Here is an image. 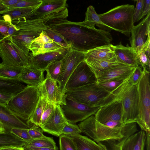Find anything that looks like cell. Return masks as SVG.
<instances>
[{"label":"cell","instance_id":"cell-19","mask_svg":"<svg viewBox=\"0 0 150 150\" xmlns=\"http://www.w3.org/2000/svg\"><path fill=\"white\" fill-rule=\"evenodd\" d=\"M40 33L19 29L12 35L10 41H12L25 54L28 55L31 43L34 39L39 36Z\"/></svg>","mask_w":150,"mask_h":150},{"label":"cell","instance_id":"cell-9","mask_svg":"<svg viewBox=\"0 0 150 150\" xmlns=\"http://www.w3.org/2000/svg\"><path fill=\"white\" fill-rule=\"evenodd\" d=\"M0 41V57L1 64L9 67H27L30 63L28 55L25 54L12 41Z\"/></svg>","mask_w":150,"mask_h":150},{"label":"cell","instance_id":"cell-7","mask_svg":"<svg viewBox=\"0 0 150 150\" xmlns=\"http://www.w3.org/2000/svg\"><path fill=\"white\" fill-rule=\"evenodd\" d=\"M142 75L137 84L139 115L136 123L142 130L150 131V72L146 67L143 69Z\"/></svg>","mask_w":150,"mask_h":150},{"label":"cell","instance_id":"cell-49","mask_svg":"<svg viewBox=\"0 0 150 150\" xmlns=\"http://www.w3.org/2000/svg\"><path fill=\"white\" fill-rule=\"evenodd\" d=\"M12 23L6 21L3 16L0 15V32L5 37V40H7L8 38L7 31Z\"/></svg>","mask_w":150,"mask_h":150},{"label":"cell","instance_id":"cell-24","mask_svg":"<svg viewBox=\"0 0 150 150\" xmlns=\"http://www.w3.org/2000/svg\"><path fill=\"white\" fill-rule=\"evenodd\" d=\"M146 134L141 130L130 135L124 141L122 150H144Z\"/></svg>","mask_w":150,"mask_h":150},{"label":"cell","instance_id":"cell-30","mask_svg":"<svg viewBox=\"0 0 150 150\" xmlns=\"http://www.w3.org/2000/svg\"><path fill=\"white\" fill-rule=\"evenodd\" d=\"M26 143L10 132H0V148L10 146L23 147Z\"/></svg>","mask_w":150,"mask_h":150},{"label":"cell","instance_id":"cell-32","mask_svg":"<svg viewBox=\"0 0 150 150\" xmlns=\"http://www.w3.org/2000/svg\"><path fill=\"white\" fill-rule=\"evenodd\" d=\"M47 100L40 96L35 108L27 122L29 125L31 123L40 127L41 119Z\"/></svg>","mask_w":150,"mask_h":150},{"label":"cell","instance_id":"cell-4","mask_svg":"<svg viewBox=\"0 0 150 150\" xmlns=\"http://www.w3.org/2000/svg\"><path fill=\"white\" fill-rule=\"evenodd\" d=\"M133 5L119 6L98 16L108 30H114L129 37L134 26Z\"/></svg>","mask_w":150,"mask_h":150},{"label":"cell","instance_id":"cell-50","mask_svg":"<svg viewBox=\"0 0 150 150\" xmlns=\"http://www.w3.org/2000/svg\"><path fill=\"white\" fill-rule=\"evenodd\" d=\"M150 12V0H144L142 13L141 19L146 16L147 14Z\"/></svg>","mask_w":150,"mask_h":150},{"label":"cell","instance_id":"cell-60","mask_svg":"<svg viewBox=\"0 0 150 150\" xmlns=\"http://www.w3.org/2000/svg\"><path fill=\"white\" fill-rule=\"evenodd\" d=\"M100 146L101 147V150H105L104 148H103V147H102L101 146Z\"/></svg>","mask_w":150,"mask_h":150},{"label":"cell","instance_id":"cell-44","mask_svg":"<svg viewBox=\"0 0 150 150\" xmlns=\"http://www.w3.org/2000/svg\"><path fill=\"white\" fill-rule=\"evenodd\" d=\"M137 53L139 65L143 69L146 67L149 71L150 58L148 57L144 51L142 49L137 52Z\"/></svg>","mask_w":150,"mask_h":150},{"label":"cell","instance_id":"cell-31","mask_svg":"<svg viewBox=\"0 0 150 150\" xmlns=\"http://www.w3.org/2000/svg\"><path fill=\"white\" fill-rule=\"evenodd\" d=\"M53 41L43 30L40 33L39 36L34 39L31 42L30 46V50L32 55L34 56L38 54V53L44 45L46 43L51 42Z\"/></svg>","mask_w":150,"mask_h":150},{"label":"cell","instance_id":"cell-20","mask_svg":"<svg viewBox=\"0 0 150 150\" xmlns=\"http://www.w3.org/2000/svg\"><path fill=\"white\" fill-rule=\"evenodd\" d=\"M136 67L122 64L98 75L97 82L121 78H127L132 74Z\"/></svg>","mask_w":150,"mask_h":150},{"label":"cell","instance_id":"cell-3","mask_svg":"<svg viewBox=\"0 0 150 150\" xmlns=\"http://www.w3.org/2000/svg\"><path fill=\"white\" fill-rule=\"evenodd\" d=\"M131 76L112 92V95L121 102L124 125L136 122L139 115L138 93L137 85L131 82Z\"/></svg>","mask_w":150,"mask_h":150},{"label":"cell","instance_id":"cell-12","mask_svg":"<svg viewBox=\"0 0 150 150\" xmlns=\"http://www.w3.org/2000/svg\"><path fill=\"white\" fill-rule=\"evenodd\" d=\"M85 55V53L71 49L61 60V73L57 83L63 92L69 78L77 66L84 61Z\"/></svg>","mask_w":150,"mask_h":150},{"label":"cell","instance_id":"cell-35","mask_svg":"<svg viewBox=\"0 0 150 150\" xmlns=\"http://www.w3.org/2000/svg\"><path fill=\"white\" fill-rule=\"evenodd\" d=\"M62 64L61 60L55 62L49 65L45 70L47 75L57 82L60 75Z\"/></svg>","mask_w":150,"mask_h":150},{"label":"cell","instance_id":"cell-58","mask_svg":"<svg viewBox=\"0 0 150 150\" xmlns=\"http://www.w3.org/2000/svg\"><path fill=\"white\" fill-rule=\"evenodd\" d=\"M6 131L3 125L0 122V132H4Z\"/></svg>","mask_w":150,"mask_h":150},{"label":"cell","instance_id":"cell-15","mask_svg":"<svg viewBox=\"0 0 150 150\" xmlns=\"http://www.w3.org/2000/svg\"><path fill=\"white\" fill-rule=\"evenodd\" d=\"M150 12L138 25L133 27L129 39L131 47L136 52L150 39Z\"/></svg>","mask_w":150,"mask_h":150},{"label":"cell","instance_id":"cell-48","mask_svg":"<svg viewBox=\"0 0 150 150\" xmlns=\"http://www.w3.org/2000/svg\"><path fill=\"white\" fill-rule=\"evenodd\" d=\"M143 72V68L140 65H138L136 67L130 78L132 84L137 85L142 75Z\"/></svg>","mask_w":150,"mask_h":150},{"label":"cell","instance_id":"cell-54","mask_svg":"<svg viewBox=\"0 0 150 150\" xmlns=\"http://www.w3.org/2000/svg\"><path fill=\"white\" fill-rule=\"evenodd\" d=\"M18 30L15 25L12 23L10 26L7 31L8 38L7 40L10 41L12 35L17 30Z\"/></svg>","mask_w":150,"mask_h":150},{"label":"cell","instance_id":"cell-42","mask_svg":"<svg viewBox=\"0 0 150 150\" xmlns=\"http://www.w3.org/2000/svg\"><path fill=\"white\" fill-rule=\"evenodd\" d=\"M42 1V0H21L11 9L18 8L37 7Z\"/></svg>","mask_w":150,"mask_h":150},{"label":"cell","instance_id":"cell-11","mask_svg":"<svg viewBox=\"0 0 150 150\" xmlns=\"http://www.w3.org/2000/svg\"><path fill=\"white\" fill-rule=\"evenodd\" d=\"M97 82L94 73L83 61L77 66L69 76L66 83L64 91L65 93L69 90Z\"/></svg>","mask_w":150,"mask_h":150},{"label":"cell","instance_id":"cell-38","mask_svg":"<svg viewBox=\"0 0 150 150\" xmlns=\"http://www.w3.org/2000/svg\"><path fill=\"white\" fill-rule=\"evenodd\" d=\"M128 137H124L119 140L112 139L106 141L108 146L101 142L97 143L105 150H122V145L125 140Z\"/></svg>","mask_w":150,"mask_h":150},{"label":"cell","instance_id":"cell-27","mask_svg":"<svg viewBox=\"0 0 150 150\" xmlns=\"http://www.w3.org/2000/svg\"><path fill=\"white\" fill-rule=\"evenodd\" d=\"M72 139L77 150H100L101 147L87 137L80 134L67 135Z\"/></svg>","mask_w":150,"mask_h":150},{"label":"cell","instance_id":"cell-23","mask_svg":"<svg viewBox=\"0 0 150 150\" xmlns=\"http://www.w3.org/2000/svg\"><path fill=\"white\" fill-rule=\"evenodd\" d=\"M84 61L93 71L96 77L98 74L111 69L125 64L119 61L116 56L107 60Z\"/></svg>","mask_w":150,"mask_h":150},{"label":"cell","instance_id":"cell-6","mask_svg":"<svg viewBox=\"0 0 150 150\" xmlns=\"http://www.w3.org/2000/svg\"><path fill=\"white\" fill-rule=\"evenodd\" d=\"M66 98L92 106L100 107L110 100L111 93L100 87L97 83H91L65 92Z\"/></svg>","mask_w":150,"mask_h":150},{"label":"cell","instance_id":"cell-45","mask_svg":"<svg viewBox=\"0 0 150 150\" xmlns=\"http://www.w3.org/2000/svg\"><path fill=\"white\" fill-rule=\"evenodd\" d=\"M64 48L65 47H62L59 44L54 41L51 42L46 43L43 46L38 55L55 51Z\"/></svg>","mask_w":150,"mask_h":150},{"label":"cell","instance_id":"cell-56","mask_svg":"<svg viewBox=\"0 0 150 150\" xmlns=\"http://www.w3.org/2000/svg\"><path fill=\"white\" fill-rule=\"evenodd\" d=\"M146 150H150V133L146 132Z\"/></svg>","mask_w":150,"mask_h":150},{"label":"cell","instance_id":"cell-22","mask_svg":"<svg viewBox=\"0 0 150 150\" xmlns=\"http://www.w3.org/2000/svg\"><path fill=\"white\" fill-rule=\"evenodd\" d=\"M44 71L26 67H24L19 76V80L27 85L37 86L45 79Z\"/></svg>","mask_w":150,"mask_h":150},{"label":"cell","instance_id":"cell-2","mask_svg":"<svg viewBox=\"0 0 150 150\" xmlns=\"http://www.w3.org/2000/svg\"><path fill=\"white\" fill-rule=\"evenodd\" d=\"M78 126L82 132L97 143L121 139L138 131L136 122L126 124L120 128H113L98 122L94 115L80 122Z\"/></svg>","mask_w":150,"mask_h":150},{"label":"cell","instance_id":"cell-34","mask_svg":"<svg viewBox=\"0 0 150 150\" xmlns=\"http://www.w3.org/2000/svg\"><path fill=\"white\" fill-rule=\"evenodd\" d=\"M24 67L5 66L0 63V76L9 79H18Z\"/></svg>","mask_w":150,"mask_h":150},{"label":"cell","instance_id":"cell-13","mask_svg":"<svg viewBox=\"0 0 150 150\" xmlns=\"http://www.w3.org/2000/svg\"><path fill=\"white\" fill-rule=\"evenodd\" d=\"M41 96L56 105H65L66 93L62 91L57 81L46 74L42 82L38 86Z\"/></svg>","mask_w":150,"mask_h":150},{"label":"cell","instance_id":"cell-1","mask_svg":"<svg viewBox=\"0 0 150 150\" xmlns=\"http://www.w3.org/2000/svg\"><path fill=\"white\" fill-rule=\"evenodd\" d=\"M45 25L47 28L59 34L71 49L83 52L109 45L112 40L108 31L87 27L79 22H72L66 19H50Z\"/></svg>","mask_w":150,"mask_h":150},{"label":"cell","instance_id":"cell-55","mask_svg":"<svg viewBox=\"0 0 150 150\" xmlns=\"http://www.w3.org/2000/svg\"><path fill=\"white\" fill-rule=\"evenodd\" d=\"M0 150H24V149L23 147L10 146L0 148Z\"/></svg>","mask_w":150,"mask_h":150},{"label":"cell","instance_id":"cell-33","mask_svg":"<svg viewBox=\"0 0 150 150\" xmlns=\"http://www.w3.org/2000/svg\"><path fill=\"white\" fill-rule=\"evenodd\" d=\"M23 146L33 147H49L52 148L57 147L52 138L47 137L45 135L40 138L32 139L26 142Z\"/></svg>","mask_w":150,"mask_h":150},{"label":"cell","instance_id":"cell-18","mask_svg":"<svg viewBox=\"0 0 150 150\" xmlns=\"http://www.w3.org/2000/svg\"><path fill=\"white\" fill-rule=\"evenodd\" d=\"M0 122L3 125L6 131L10 132L13 128L27 129L30 127L15 115L8 108L7 105L0 103Z\"/></svg>","mask_w":150,"mask_h":150},{"label":"cell","instance_id":"cell-59","mask_svg":"<svg viewBox=\"0 0 150 150\" xmlns=\"http://www.w3.org/2000/svg\"><path fill=\"white\" fill-rule=\"evenodd\" d=\"M5 37L0 32V41L5 39Z\"/></svg>","mask_w":150,"mask_h":150},{"label":"cell","instance_id":"cell-21","mask_svg":"<svg viewBox=\"0 0 150 150\" xmlns=\"http://www.w3.org/2000/svg\"><path fill=\"white\" fill-rule=\"evenodd\" d=\"M113 47L115 56L121 62L135 67L139 65L137 52L132 47L125 46L121 42L118 45H113Z\"/></svg>","mask_w":150,"mask_h":150},{"label":"cell","instance_id":"cell-47","mask_svg":"<svg viewBox=\"0 0 150 150\" xmlns=\"http://www.w3.org/2000/svg\"><path fill=\"white\" fill-rule=\"evenodd\" d=\"M136 5L134 8L133 17L134 23L140 20L142 13L144 0H137Z\"/></svg>","mask_w":150,"mask_h":150},{"label":"cell","instance_id":"cell-5","mask_svg":"<svg viewBox=\"0 0 150 150\" xmlns=\"http://www.w3.org/2000/svg\"><path fill=\"white\" fill-rule=\"evenodd\" d=\"M41 96L38 86L27 85L14 96L7 104L9 109L23 121L28 120Z\"/></svg>","mask_w":150,"mask_h":150},{"label":"cell","instance_id":"cell-10","mask_svg":"<svg viewBox=\"0 0 150 150\" xmlns=\"http://www.w3.org/2000/svg\"><path fill=\"white\" fill-rule=\"evenodd\" d=\"M67 121L75 124L94 115L100 107L92 106L66 98V104L60 105Z\"/></svg>","mask_w":150,"mask_h":150},{"label":"cell","instance_id":"cell-40","mask_svg":"<svg viewBox=\"0 0 150 150\" xmlns=\"http://www.w3.org/2000/svg\"><path fill=\"white\" fill-rule=\"evenodd\" d=\"M44 30L47 35L53 41L59 44L64 47L71 48L62 37L58 33L49 28H47Z\"/></svg>","mask_w":150,"mask_h":150},{"label":"cell","instance_id":"cell-29","mask_svg":"<svg viewBox=\"0 0 150 150\" xmlns=\"http://www.w3.org/2000/svg\"><path fill=\"white\" fill-rule=\"evenodd\" d=\"M36 8H16L8 9L0 14H2L6 21L9 23H12V21L24 17L29 14Z\"/></svg>","mask_w":150,"mask_h":150},{"label":"cell","instance_id":"cell-36","mask_svg":"<svg viewBox=\"0 0 150 150\" xmlns=\"http://www.w3.org/2000/svg\"><path fill=\"white\" fill-rule=\"evenodd\" d=\"M128 78L114 79L97 83L100 87L111 93L115 90Z\"/></svg>","mask_w":150,"mask_h":150},{"label":"cell","instance_id":"cell-57","mask_svg":"<svg viewBox=\"0 0 150 150\" xmlns=\"http://www.w3.org/2000/svg\"><path fill=\"white\" fill-rule=\"evenodd\" d=\"M8 9V8L0 3V14Z\"/></svg>","mask_w":150,"mask_h":150},{"label":"cell","instance_id":"cell-17","mask_svg":"<svg viewBox=\"0 0 150 150\" xmlns=\"http://www.w3.org/2000/svg\"><path fill=\"white\" fill-rule=\"evenodd\" d=\"M67 122L60 105H56L53 112L41 128L45 132L59 137Z\"/></svg>","mask_w":150,"mask_h":150},{"label":"cell","instance_id":"cell-8","mask_svg":"<svg viewBox=\"0 0 150 150\" xmlns=\"http://www.w3.org/2000/svg\"><path fill=\"white\" fill-rule=\"evenodd\" d=\"M122 107L121 101L113 97L108 103L100 107L94 115L100 123L113 128H120L122 122Z\"/></svg>","mask_w":150,"mask_h":150},{"label":"cell","instance_id":"cell-39","mask_svg":"<svg viewBox=\"0 0 150 150\" xmlns=\"http://www.w3.org/2000/svg\"><path fill=\"white\" fill-rule=\"evenodd\" d=\"M56 104L47 100V102L42 115L40 127L41 128L47 121L53 112Z\"/></svg>","mask_w":150,"mask_h":150},{"label":"cell","instance_id":"cell-28","mask_svg":"<svg viewBox=\"0 0 150 150\" xmlns=\"http://www.w3.org/2000/svg\"><path fill=\"white\" fill-rule=\"evenodd\" d=\"M85 15V20L83 22H79L80 24L91 28H95V25H96L99 27L105 29V30H108L107 27L102 22L92 6L90 5L87 8Z\"/></svg>","mask_w":150,"mask_h":150},{"label":"cell","instance_id":"cell-52","mask_svg":"<svg viewBox=\"0 0 150 150\" xmlns=\"http://www.w3.org/2000/svg\"><path fill=\"white\" fill-rule=\"evenodd\" d=\"M21 0H0V3L10 9Z\"/></svg>","mask_w":150,"mask_h":150},{"label":"cell","instance_id":"cell-14","mask_svg":"<svg viewBox=\"0 0 150 150\" xmlns=\"http://www.w3.org/2000/svg\"><path fill=\"white\" fill-rule=\"evenodd\" d=\"M71 48H64L33 56L31 52L28 56L30 63L27 67L45 71L50 64L61 60Z\"/></svg>","mask_w":150,"mask_h":150},{"label":"cell","instance_id":"cell-26","mask_svg":"<svg viewBox=\"0 0 150 150\" xmlns=\"http://www.w3.org/2000/svg\"><path fill=\"white\" fill-rule=\"evenodd\" d=\"M23 83L18 79L0 76V92L14 96L26 87Z\"/></svg>","mask_w":150,"mask_h":150},{"label":"cell","instance_id":"cell-46","mask_svg":"<svg viewBox=\"0 0 150 150\" xmlns=\"http://www.w3.org/2000/svg\"><path fill=\"white\" fill-rule=\"evenodd\" d=\"M43 132L41 128H40L34 125L28 129V134L32 139H39L43 137Z\"/></svg>","mask_w":150,"mask_h":150},{"label":"cell","instance_id":"cell-43","mask_svg":"<svg viewBox=\"0 0 150 150\" xmlns=\"http://www.w3.org/2000/svg\"><path fill=\"white\" fill-rule=\"evenodd\" d=\"M81 132L78 125L67 122L63 128L62 134L66 135L80 134Z\"/></svg>","mask_w":150,"mask_h":150},{"label":"cell","instance_id":"cell-51","mask_svg":"<svg viewBox=\"0 0 150 150\" xmlns=\"http://www.w3.org/2000/svg\"><path fill=\"white\" fill-rule=\"evenodd\" d=\"M13 96L0 92V103L7 105Z\"/></svg>","mask_w":150,"mask_h":150},{"label":"cell","instance_id":"cell-25","mask_svg":"<svg viewBox=\"0 0 150 150\" xmlns=\"http://www.w3.org/2000/svg\"><path fill=\"white\" fill-rule=\"evenodd\" d=\"M113 47L111 44L91 50L86 53L84 60L110 59L115 56Z\"/></svg>","mask_w":150,"mask_h":150},{"label":"cell","instance_id":"cell-37","mask_svg":"<svg viewBox=\"0 0 150 150\" xmlns=\"http://www.w3.org/2000/svg\"><path fill=\"white\" fill-rule=\"evenodd\" d=\"M59 142L60 150H77L72 139L68 135H61Z\"/></svg>","mask_w":150,"mask_h":150},{"label":"cell","instance_id":"cell-53","mask_svg":"<svg viewBox=\"0 0 150 150\" xmlns=\"http://www.w3.org/2000/svg\"><path fill=\"white\" fill-rule=\"evenodd\" d=\"M24 150H58L57 147L54 148L49 147H33L23 146Z\"/></svg>","mask_w":150,"mask_h":150},{"label":"cell","instance_id":"cell-16","mask_svg":"<svg viewBox=\"0 0 150 150\" xmlns=\"http://www.w3.org/2000/svg\"><path fill=\"white\" fill-rule=\"evenodd\" d=\"M68 7L67 0H42L39 6L23 18L27 19L42 18L49 14L61 11Z\"/></svg>","mask_w":150,"mask_h":150},{"label":"cell","instance_id":"cell-41","mask_svg":"<svg viewBox=\"0 0 150 150\" xmlns=\"http://www.w3.org/2000/svg\"><path fill=\"white\" fill-rule=\"evenodd\" d=\"M28 129L15 128L11 129L10 132L27 142L32 139L28 134Z\"/></svg>","mask_w":150,"mask_h":150}]
</instances>
